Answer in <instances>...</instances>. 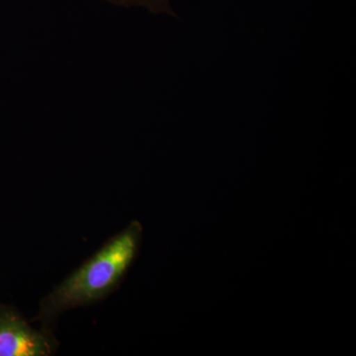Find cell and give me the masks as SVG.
<instances>
[{
    "instance_id": "1",
    "label": "cell",
    "mask_w": 356,
    "mask_h": 356,
    "mask_svg": "<svg viewBox=\"0 0 356 356\" xmlns=\"http://www.w3.org/2000/svg\"><path fill=\"white\" fill-rule=\"evenodd\" d=\"M143 227L134 221L47 297L43 313H60L90 303L110 291L137 257Z\"/></svg>"
},
{
    "instance_id": "2",
    "label": "cell",
    "mask_w": 356,
    "mask_h": 356,
    "mask_svg": "<svg viewBox=\"0 0 356 356\" xmlns=\"http://www.w3.org/2000/svg\"><path fill=\"white\" fill-rule=\"evenodd\" d=\"M51 343L24 320L13 313L0 316V356L51 355Z\"/></svg>"
},
{
    "instance_id": "3",
    "label": "cell",
    "mask_w": 356,
    "mask_h": 356,
    "mask_svg": "<svg viewBox=\"0 0 356 356\" xmlns=\"http://www.w3.org/2000/svg\"><path fill=\"white\" fill-rule=\"evenodd\" d=\"M122 6H142L154 13L173 14L168 0H108Z\"/></svg>"
}]
</instances>
